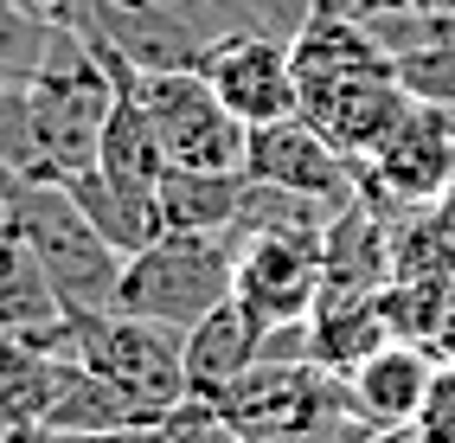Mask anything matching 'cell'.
<instances>
[{
	"label": "cell",
	"mask_w": 455,
	"mask_h": 443,
	"mask_svg": "<svg viewBox=\"0 0 455 443\" xmlns=\"http://www.w3.org/2000/svg\"><path fill=\"white\" fill-rule=\"evenodd\" d=\"M398 84H404L411 97H423V103L455 109V33L398 52Z\"/></svg>",
	"instance_id": "ac0fdd59"
},
{
	"label": "cell",
	"mask_w": 455,
	"mask_h": 443,
	"mask_svg": "<svg viewBox=\"0 0 455 443\" xmlns=\"http://www.w3.org/2000/svg\"><path fill=\"white\" fill-rule=\"evenodd\" d=\"M436 366H443L436 347L391 334L379 353H366V360L347 373V392H353L359 424H366V431H404V424H417L423 399H430Z\"/></svg>",
	"instance_id": "9c48e42d"
},
{
	"label": "cell",
	"mask_w": 455,
	"mask_h": 443,
	"mask_svg": "<svg viewBox=\"0 0 455 443\" xmlns=\"http://www.w3.org/2000/svg\"><path fill=\"white\" fill-rule=\"evenodd\" d=\"M231 263H237L231 231H155L123 263L116 309L167 321V328H193L219 302H231Z\"/></svg>",
	"instance_id": "3957f363"
},
{
	"label": "cell",
	"mask_w": 455,
	"mask_h": 443,
	"mask_svg": "<svg viewBox=\"0 0 455 443\" xmlns=\"http://www.w3.org/2000/svg\"><path fill=\"white\" fill-rule=\"evenodd\" d=\"M26 7H39V13H65L71 0H26Z\"/></svg>",
	"instance_id": "ffe728a7"
},
{
	"label": "cell",
	"mask_w": 455,
	"mask_h": 443,
	"mask_svg": "<svg viewBox=\"0 0 455 443\" xmlns=\"http://www.w3.org/2000/svg\"><path fill=\"white\" fill-rule=\"evenodd\" d=\"M123 424H167V418H148L129 392L97 379L77 353H52V392L33 431H123Z\"/></svg>",
	"instance_id": "4fadbf2b"
},
{
	"label": "cell",
	"mask_w": 455,
	"mask_h": 443,
	"mask_svg": "<svg viewBox=\"0 0 455 443\" xmlns=\"http://www.w3.org/2000/svg\"><path fill=\"white\" fill-rule=\"evenodd\" d=\"M199 71L212 77V91L225 97V109H231L244 129L276 123V116H295V109H301L289 39H269V33H225V39H212V52H205Z\"/></svg>",
	"instance_id": "52a82bcc"
},
{
	"label": "cell",
	"mask_w": 455,
	"mask_h": 443,
	"mask_svg": "<svg viewBox=\"0 0 455 443\" xmlns=\"http://www.w3.org/2000/svg\"><path fill=\"white\" fill-rule=\"evenodd\" d=\"M0 187H7V205H13V231L45 263L58 302H65L71 315L116 309L129 251H116L103 231L84 219V205L71 199V187L45 181V173H7V167H0Z\"/></svg>",
	"instance_id": "6da1fadb"
},
{
	"label": "cell",
	"mask_w": 455,
	"mask_h": 443,
	"mask_svg": "<svg viewBox=\"0 0 455 443\" xmlns=\"http://www.w3.org/2000/svg\"><path fill=\"white\" fill-rule=\"evenodd\" d=\"M77 360L109 379L116 392H129L148 418H173L187 405V328H167V321H148L129 309H84L65 321V347Z\"/></svg>",
	"instance_id": "7a4b0ae2"
},
{
	"label": "cell",
	"mask_w": 455,
	"mask_h": 443,
	"mask_svg": "<svg viewBox=\"0 0 455 443\" xmlns=\"http://www.w3.org/2000/svg\"><path fill=\"white\" fill-rule=\"evenodd\" d=\"M244 205V167H167L155 187L161 231H231Z\"/></svg>",
	"instance_id": "9a60e30c"
},
{
	"label": "cell",
	"mask_w": 455,
	"mask_h": 443,
	"mask_svg": "<svg viewBox=\"0 0 455 443\" xmlns=\"http://www.w3.org/2000/svg\"><path fill=\"white\" fill-rule=\"evenodd\" d=\"M45 392H52V353L0 334V431H33L45 418Z\"/></svg>",
	"instance_id": "e0dca14e"
},
{
	"label": "cell",
	"mask_w": 455,
	"mask_h": 443,
	"mask_svg": "<svg viewBox=\"0 0 455 443\" xmlns=\"http://www.w3.org/2000/svg\"><path fill=\"white\" fill-rule=\"evenodd\" d=\"M129 91L148 109L167 167H244V141L251 129L225 109V97L212 91V77L199 65H173V71H129Z\"/></svg>",
	"instance_id": "5b68a950"
},
{
	"label": "cell",
	"mask_w": 455,
	"mask_h": 443,
	"mask_svg": "<svg viewBox=\"0 0 455 443\" xmlns=\"http://www.w3.org/2000/svg\"><path fill=\"white\" fill-rule=\"evenodd\" d=\"M263 341H269V321H257L244 302H219L205 321L187 328V392L193 399H212L225 392L237 373H251L263 360Z\"/></svg>",
	"instance_id": "8fae6325"
},
{
	"label": "cell",
	"mask_w": 455,
	"mask_h": 443,
	"mask_svg": "<svg viewBox=\"0 0 455 443\" xmlns=\"http://www.w3.org/2000/svg\"><path fill=\"white\" fill-rule=\"evenodd\" d=\"M161 443H167V437H161Z\"/></svg>",
	"instance_id": "44dd1931"
},
{
	"label": "cell",
	"mask_w": 455,
	"mask_h": 443,
	"mask_svg": "<svg viewBox=\"0 0 455 443\" xmlns=\"http://www.w3.org/2000/svg\"><path fill=\"white\" fill-rule=\"evenodd\" d=\"M65 321H71V309L58 302V289L45 277V263L33 257V245L20 231H0V334L58 353L65 347Z\"/></svg>",
	"instance_id": "30bf717a"
},
{
	"label": "cell",
	"mask_w": 455,
	"mask_h": 443,
	"mask_svg": "<svg viewBox=\"0 0 455 443\" xmlns=\"http://www.w3.org/2000/svg\"><path fill=\"white\" fill-rule=\"evenodd\" d=\"M244 173H251V181H269V187H295V193L333 199V205H347V199L359 193L353 155H340V148H333L301 109L251 129V141H244Z\"/></svg>",
	"instance_id": "ba28073f"
},
{
	"label": "cell",
	"mask_w": 455,
	"mask_h": 443,
	"mask_svg": "<svg viewBox=\"0 0 455 443\" xmlns=\"http://www.w3.org/2000/svg\"><path fill=\"white\" fill-rule=\"evenodd\" d=\"M321 289H385L391 283V219L372 199L333 205V219L321 231Z\"/></svg>",
	"instance_id": "7c38bea8"
},
{
	"label": "cell",
	"mask_w": 455,
	"mask_h": 443,
	"mask_svg": "<svg viewBox=\"0 0 455 443\" xmlns=\"http://www.w3.org/2000/svg\"><path fill=\"white\" fill-rule=\"evenodd\" d=\"M366 443H430V437H417V424H404V431H372Z\"/></svg>",
	"instance_id": "d6986e66"
},
{
	"label": "cell",
	"mask_w": 455,
	"mask_h": 443,
	"mask_svg": "<svg viewBox=\"0 0 455 443\" xmlns=\"http://www.w3.org/2000/svg\"><path fill=\"white\" fill-rule=\"evenodd\" d=\"M327 219H333V199L295 193V187H269V181H251V173H244V205H237L231 231H276V238L321 245Z\"/></svg>",
	"instance_id": "2e32d148"
},
{
	"label": "cell",
	"mask_w": 455,
	"mask_h": 443,
	"mask_svg": "<svg viewBox=\"0 0 455 443\" xmlns=\"http://www.w3.org/2000/svg\"><path fill=\"white\" fill-rule=\"evenodd\" d=\"M359 199H372L385 219L455 193V109L411 97L372 155H359Z\"/></svg>",
	"instance_id": "277c9868"
},
{
	"label": "cell",
	"mask_w": 455,
	"mask_h": 443,
	"mask_svg": "<svg viewBox=\"0 0 455 443\" xmlns=\"http://www.w3.org/2000/svg\"><path fill=\"white\" fill-rule=\"evenodd\" d=\"M385 341H391V321H385L379 289H321V302L308 315V353L327 373H353Z\"/></svg>",
	"instance_id": "5bb4252c"
},
{
	"label": "cell",
	"mask_w": 455,
	"mask_h": 443,
	"mask_svg": "<svg viewBox=\"0 0 455 443\" xmlns=\"http://www.w3.org/2000/svg\"><path fill=\"white\" fill-rule=\"evenodd\" d=\"M237 238V263H231V295L244 302L257 321L289 328L308 321L321 302V245L301 238H276V231H231Z\"/></svg>",
	"instance_id": "8992f818"
}]
</instances>
